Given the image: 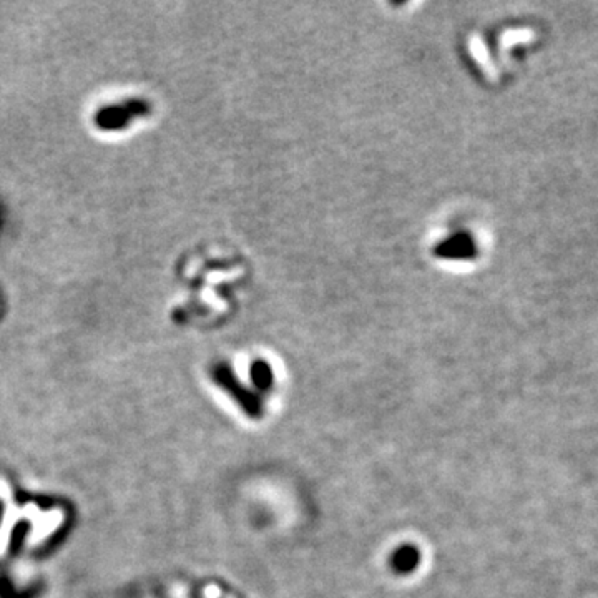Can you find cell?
I'll return each mask as SVG.
<instances>
[{
	"mask_svg": "<svg viewBox=\"0 0 598 598\" xmlns=\"http://www.w3.org/2000/svg\"><path fill=\"white\" fill-rule=\"evenodd\" d=\"M217 377L218 384L223 387V389H226L229 394L233 396V399L236 401V403L241 406L243 410L250 415L253 419H260L263 415V406H261V401L258 399V396L253 394L251 391H248L243 387L239 382L236 381V377L233 376V372L228 369V367H218L217 369Z\"/></svg>",
	"mask_w": 598,
	"mask_h": 598,
	"instance_id": "6da1fadb",
	"label": "cell"
},
{
	"mask_svg": "<svg viewBox=\"0 0 598 598\" xmlns=\"http://www.w3.org/2000/svg\"><path fill=\"white\" fill-rule=\"evenodd\" d=\"M251 377H253V382H255L256 387H260L263 391H268L271 387V371L270 367H268L265 362H256L255 366L251 367Z\"/></svg>",
	"mask_w": 598,
	"mask_h": 598,
	"instance_id": "3957f363",
	"label": "cell"
},
{
	"mask_svg": "<svg viewBox=\"0 0 598 598\" xmlns=\"http://www.w3.org/2000/svg\"><path fill=\"white\" fill-rule=\"evenodd\" d=\"M420 562V553L418 547L410 544L401 545L399 548H396L391 555V567L396 573H401V575H408V573L414 572L415 567L419 565Z\"/></svg>",
	"mask_w": 598,
	"mask_h": 598,
	"instance_id": "7a4b0ae2",
	"label": "cell"
}]
</instances>
